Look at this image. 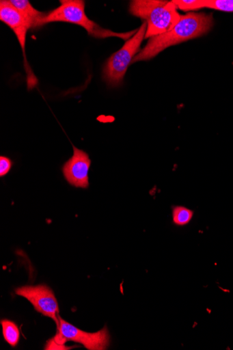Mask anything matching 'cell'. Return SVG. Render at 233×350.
I'll list each match as a JSON object with an SVG mask.
<instances>
[{"instance_id": "1", "label": "cell", "mask_w": 233, "mask_h": 350, "mask_svg": "<svg viewBox=\"0 0 233 350\" xmlns=\"http://www.w3.org/2000/svg\"><path fill=\"white\" fill-rule=\"evenodd\" d=\"M213 26V15L191 12L182 16L173 29L150 38L132 64L150 60L166 49L206 35Z\"/></svg>"}, {"instance_id": "2", "label": "cell", "mask_w": 233, "mask_h": 350, "mask_svg": "<svg viewBox=\"0 0 233 350\" xmlns=\"http://www.w3.org/2000/svg\"><path fill=\"white\" fill-rule=\"evenodd\" d=\"M59 3L58 8L46 14L40 27L51 23H68L81 26L90 36L95 39L118 38L124 41L134 36L138 30L120 33L103 28L87 16L85 12V3L83 0H61Z\"/></svg>"}, {"instance_id": "3", "label": "cell", "mask_w": 233, "mask_h": 350, "mask_svg": "<svg viewBox=\"0 0 233 350\" xmlns=\"http://www.w3.org/2000/svg\"><path fill=\"white\" fill-rule=\"evenodd\" d=\"M130 13L147 23L145 39H150L173 29L181 19L173 1L135 0L129 6Z\"/></svg>"}, {"instance_id": "4", "label": "cell", "mask_w": 233, "mask_h": 350, "mask_svg": "<svg viewBox=\"0 0 233 350\" xmlns=\"http://www.w3.org/2000/svg\"><path fill=\"white\" fill-rule=\"evenodd\" d=\"M147 27V23L144 21L137 33L126 41L124 46L106 62L102 77L109 86L115 88L122 83L128 68L140 52Z\"/></svg>"}, {"instance_id": "5", "label": "cell", "mask_w": 233, "mask_h": 350, "mask_svg": "<svg viewBox=\"0 0 233 350\" xmlns=\"http://www.w3.org/2000/svg\"><path fill=\"white\" fill-rule=\"evenodd\" d=\"M66 341L80 343L90 350H103L107 349L110 344V336L107 327L95 333H88L59 317L57 334L49 342L45 349H70L71 347L64 345Z\"/></svg>"}, {"instance_id": "6", "label": "cell", "mask_w": 233, "mask_h": 350, "mask_svg": "<svg viewBox=\"0 0 233 350\" xmlns=\"http://www.w3.org/2000/svg\"><path fill=\"white\" fill-rule=\"evenodd\" d=\"M16 294L27 299L38 312L51 318L58 326V303L53 292L48 286H23L16 290Z\"/></svg>"}, {"instance_id": "7", "label": "cell", "mask_w": 233, "mask_h": 350, "mask_svg": "<svg viewBox=\"0 0 233 350\" xmlns=\"http://www.w3.org/2000/svg\"><path fill=\"white\" fill-rule=\"evenodd\" d=\"M74 154L61 167L64 179L76 187L87 189L90 186L89 171L91 160L84 150L73 146Z\"/></svg>"}, {"instance_id": "8", "label": "cell", "mask_w": 233, "mask_h": 350, "mask_svg": "<svg viewBox=\"0 0 233 350\" xmlns=\"http://www.w3.org/2000/svg\"><path fill=\"white\" fill-rule=\"evenodd\" d=\"M0 20L10 27L16 35L23 50L25 66H27V79L29 77L28 64L25 56V44L27 31L31 29L28 23L24 19L17 10L11 4L10 0L0 1Z\"/></svg>"}, {"instance_id": "9", "label": "cell", "mask_w": 233, "mask_h": 350, "mask_svg": "<svg viewBox=\"0 0 233 350\" xmlns=\"http://www.w3.org/2000/svg\"><path fill=\"white\" fill-rule=\"evenodd\" d=\"M11 4L28 23L31 29L40 28V25L46 14L33 8L28 0H10Z\"/></svg>"}, {"instance_id": "10", "label": "cell", "mask_w": 233, "mask_h": 350, "mask_svg": "<svg viewBox=\"0 0 233 350\" xmlns=\"http://www.w3.org/2000/svg\"><path fill=\"white\" fill-rule=\"evenodd\" d=\"M185 8L187 11L208 8L224 12H233V0H188L185 3Z\"/></svg>"}, {"instance_id": "11", "label": "cell", "mask_w": 233, "mask_h": 350, "mask_svg": "<svg viewBox=\"0 0 233 350\" xmlns=\"http://www.w3.org/2000/svg\"><path fill=\"white\" fill-rule=\"evenodd\" d=\"M194 211L182 206H172V219L174 224L178 227H184L190 224Z\"/></svg>"}, {"instance_id": "12", "label": "cell", "mask_w": 233, "mask_h": 350, "mask_svg": "<svg viewBox=\"0 0 233 350\" xmlns=\"http://www.w3.org/2000/svg\"><path fill=\"white\" fill-rule=\"evenodd\" d=\"M1 324L5 340L11 346L16 347L20 340V332L17 325L10 321H3Z\"/></svg>"}, {"instance_id": "13", "label": "cell", "mask_w": 233, "mask_h": 350, "mask_svg": "<svg viewBox=\"0 0 233 350\" xmlns=\"http://www.w3.org/2000/svg\"><path fill=\"white\" fill-rule=\"evenodd\" d=\"M13 165L14 163L10 158L5 156L0 157V177L6 176L11 172Z\"/></svg>"}]
</instances>
